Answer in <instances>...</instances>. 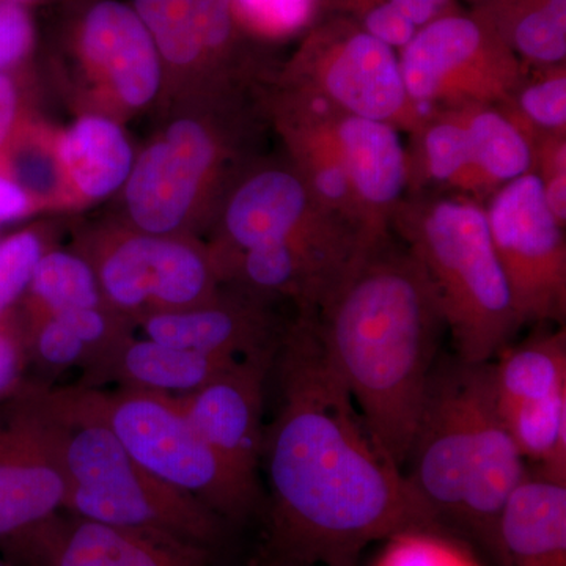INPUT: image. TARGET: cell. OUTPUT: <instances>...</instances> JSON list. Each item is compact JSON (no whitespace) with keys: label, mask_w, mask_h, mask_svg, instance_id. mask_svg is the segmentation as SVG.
<instances>
[{"label":"cell","mask_w":566,"mask_h":566,"mask_svg":"<svg viewBox=\"0 0 566 566\" xmlns=\"http://www.w3.org/2000/svg\"><path fill=\"white\" fill-rule=\"evenodd\" d=\"M3 2L21 3V6H25V3L33 2V0H3Z\"/></svg>","instance_id":"f6af8a7d"},{"label":"cell","mask_w":566,"mask_h":566,"mask_svg":"<svg viewBox=\"0 0 566 566\" xmlns=\"http://www.w3.org/2000/svg\"><path fill=\"white\" fill-rule=\"evenodd\" d=\"M406 92L427 114L502 106L523 85V66L485 21L441 17L417 31L400 57Z\"/></svg>","instance_id":"5b68a950"},{"label":"cell","mask_w":566,"mask_h":566,"mask_svg":"<svg viewBox=\"0 0 566 566\" xmlns=\"http://www.w3.org/2000/svg\"><path fill=\"white\" fill-rule=\"evenodd\" d=\"M543 193L551 214L557 219L560 226L566 223V172L554 174L542 178Z\"/></svg>","instance_id":"7bdbcfd3"},{"label":"cell","mask_w":566,"mask_h":566,"mask_svg":"<svg viewBox=\"0 0 566 566\" xmlns=\"http://www.w3.org/2000/svg\"><path fill=\"white\" fill-rule=\"evenodd\" d=\"M18 91L7 73H0V151L17 132Z\"/></svg>","instance_id":"60d3db41"},{"label":"cell","mask_w":566,"mask_h":566,"mask_svg":"<svg viewBox=\"0 0 566 566\" xmlns=\"http://www.w3.org/2000/svg\"><path fill=\"white\" fill-rule=\"evenodd\" d=\"M457 112L471 142L472 193H493L506 182L534 172L531 139L501 107L479 106Z\"/></svg>","instance_id":"cb8c5ba5"},{"label":"cell","mask_w":566,"mask_h":566,"mask_svg":"<svg viewBox=\"0 0 566 566\" xmlns=\"http://www.w3.org/2000/svg\"><path fill=\"white\" fill-rule=\"evenodd\" d=\"M193 31L205 57L218 54L233 32V0H189Z\"/></svg>","instance_id":"8d00e7d4"},{"label":"cell","mask_w":566,"mask_h":566,"mask_svg":"<svg viewBox=\"0 0 566 566\" xmlns=\"http://www.w3.org/2000/svg\"><path fill=\"white\" fill-rule=\"evenodd\" d=\"M65 494L62 472L14 409L0 430V543L55 515Z\"/></svg>","instance_id":"d6986e66"},{"label":"cell","mask_w":566,"mask_h":566,"mask_svg":"<svg viewBox=\"0 0 566 566\" xmlns=\"http://www.w3.org/2000/svg\"><path fill=\"white\" fill-rule=\"evenodd\" d=\"M378 566H475L438 532H408L389 539Z\"/></svg>","instance_id":"d6a6232c"},{"label":"cell","mask_w":566,"mask_h":566,"mask_svg":"<svg viewBox=\"0 0 566 566\" xmlns=\"http://www.w3.org/2000/svg\"><path fill=\"white\" fill-rule=\"evenodd\" d=\"M279 401L264 427L268 549L281 566H357L371 543L442 527L371 438L311 315L282 333Z\"/></svg>","instance_id":"6da1fadb"},{"label":"cell","mask_w":566,"mask_h":566,"mask_svg":"<svg viewBox=\"0 0 566 566\" xmlns=\"http://www.w3.org/2000/svg\"><path fill=\"white\" fill-rule=\"evenodd\" d=\"M335 134L367 243L386 237L387 223L409 185V159L398 129L338 112Z\"/></svg>","instance_id":"e0dca14e"},{"label":"cell","mask_w":566,"mask_h":566,"mask_svg":"<svg viewBox=\"0 0 566 566\" xmlns=\"http://www.w3.org/2000/svg\"><path fill=\"white\" fill-rule=\"evenodd\" d=\"M488 24L513 54L543 66L564 65L566 57V0H527Z\"/></svg>","instance_id":"d4e9b609"},{"label":"cell","mask_w":566,"mask_h":566,"mask_svg":"<svg viewBox=\"0 0 566 566\" xmlns=\"http://www.w3.org/2000/svg\"><path fill=\"white\" fill-rule=\"evenodd\" d=\"M0 169L32 197L35 205L71 199L55 153L54 137L18 133L0 151Z\"/></svg>","instance_id":"f1b7e54d"},{"label":"cell","mask_w":566,"mask_h":566,"mask_svg":"<svg viewBox=\"0 0 566 566\" xmlns=\"http://www.w3.org/2000/svg\"><path fill=\"white\" fill-rule=\"evenodd\" d=\"M301 87L342 114L389 123L415 136L433 117L409 98L394 48L365 31L315 54Z\"/></svg>","instance_id":"9c48e42d"},{"label":"cell","mask_w":566,"mask_h":566,"mask_svg":"<svg viewBox=\"0 0 566 566\" xmlns=\"http://www.w3.org/2000/svg\"><path fill=\"white\" fill-rule=\"evenodd\" d=\"M82 62L115 102L140 109L158 95L163 59L133 6L98 0L85 11L77 32Z\"/></svg>","instance_id":"2e32d148"},{"label":"cell","mask_w":566,"mask_h":566,"mask_svg":"<svg viewBox=\"0 0 566 566\" xmlns=\"http://www.w3.org/2000/svg\"><path fill=\"white\" fill-rule=\"evenodd\" d=\"M238 360L241 359L177 348L147 337H128L87 376V385L115 379L123 389L178 398L202 389Z\"/></svg>","instance_id":"44dd1931"},{"label":"cell","mask_w":566,"mask_h":566,"mask_svg":"<svg viewBox=\"0 0 566 566\" xmlns=\"http://www.w3.org/2000/svg\"><path fill=\"white\" fill-rule=\"evenodd\" d=\"M218 163V144L202 123L181 118L137 156L125 186L129 219L140 233L170 237L186 222Z\"/></svg>","instance_id":"30bf717a"},{"label":"cell","mask_w":566,"mask_h":566,"mask_svg":"<svg viewBox=\"0 0 566 566\" xmlns=\"http://www.w3.org/2000/svg\"><path fill=\"white\" fill-rule=\"evenodd\" d=\"M502 111L526 133L534 147L545 134H565L566 76L565 70L526 84L523 82L513 98L502 104Z\"/></svg>","instance_id":"4dcf8cb0"},{"label":"cell","mask_w":566,"mask_h":566,"mask_svg":"<svg viewBox=\"0 0 566 566\" xmlns=\"http://www.w3.org/2000/svg\"><path fill=\"white\" fill-rule=\"evenodd\" d=\"M472 439L460 531L497 560L499 524L510 495L526 476L524 458L495 401L491 363L471 364Z\"/></svg>","instance_id":"4fadbf2b"},{"label":"cell","mask_w":566,"mask_h":566,"mask_svg":"<svg viewBox=\"0 0 566 566\" xmlns=\"http://www.w3.org/2000/svg\"><path fill=\"white\" fill-rule=\"evenodd\" d=\"M63 510L203 551L221 543L227 523L199 499L166 485L140 465L99 485L66 488Z\"/></svg>","instance_id":"8fae6325"},{"label":"cell","mask_w":566,"mask_h":566,"mask_svg":"<svg viewBox=\"0 0 566 566\" xmlns=\"http://www.w3.org/2000/svg\"><path fill=\"white\" fill-rule=\"evenodd\" d=\"M497 566H566V483L526 472L499 524Z\"/></svg>","instance_id":"ffe728a7"},{"label":"cell","mask_w":566,"mask_h":566,"mask_svg":"<svg viewBox=\"0 0 566 566\" xmlns=\"http://www.w3.org/2000/svg\"><path fill=\"white\" fill-rule=\"evenodd\" d=\"M364 28L368 35L375 36L394 50L395 48L403 50L419 31L389 0L367 11Z\"/></svg>","instance_id":"74e56055"},{"label":"cell","mask_w":566,"mask_h":566,"mask_svg":"<svg viewBox=\"0 0 566 566\" xmlns=\"http://www.w3.org/2000/svg\"><path fill=\"white\" fill-rule=\"evenodd\" d=\"M43 253V241L31 230H22L0 241V323L11 305L28 292Z\"/></svg>","instance_id":"1f68e13d"},{"label":"cell","mask_w":566,"mask_h":566,"mask_svg":"<svg viewBox=\"0 0 566 566\" xmlns=\"http://www.w3.org/2000/svg\"><path fill=\"white\" fill-rule=\"evenodd\" d=\"M0 546L14 566H200L207 556L164 536L59 512Z\"/></svg>","instance_id":"7c38bea8"},{"label":"cell","mask_w":566,"mask_h":566,"mask_svg":"<svg viewBox=\"0 0 566 566\" xmlns=\"http://www.w3.org/2000/svg\"><path fill=\"white\" fill-rule=\"evenodd\" d=\"M24 352L20 338L6 324L0 323V395L17 389L20 382Z\"/></svg>","instance_id":"f35d334b"},{"label":"cell","mask_w":566,"mask_h":566,"mask_svg":"<svg viewBox=\"0 0 566 566\" xmlns=\"http://www.w3.org/2000/svg\"><path fill=\"white\" fill-rule=\"evenodd\" d=\"M140 327L159 344L237 359L274 349L282 335L259 305L216 296L192 307L140 316Z\"/></svg>","instance_id":"ac0fdd59"},{"label":"cell","mask_w":566,"mask_h":566,"mask_svg":"<svg viewBox=\"0 0 566 566\" xmlns=\"http://www.w3.org/2000/svg\"><path fill=\"white\" fill-rule=\"evenodd\" d=\"M417 29L441 18L449 0H389Z\"/></svg>","instance_id":"b9f144b4"},{"label":"cell","mask_w":566,"mask_h":566,"mask_svg":"<svg viewBox=\"0 0 566 566\" xmlns=\"http://www.w3.org/2000/svg\"><path fill=\"white\" fill-rule=\"evenodd\" d=\"M420 164L424 177L472 193V153L468 129L457 111L439 112L420 132Z\"/></svg>","instance_id":"83f0119b"},{"label":"cell","mask_w":566,"mask_h":566,"mask_svg":"<svg viewBox=\"0 0 566 566\" xmlns=\"http://www.w3.org/2000/svg\"><path fill=\"white\" fill-rule=\"evenodd\" d=\"M392 219L433 286L458 359L493 363L523 324L495 255L485 207L447 197L398 207Z\"/></svg>","instance_id":"3957f363"},{"label":"cell","mask_w":566,"mask_h":566,"mask_svg":"<svg viewBox=\"0 0 566 566\" xmlns=\"http://www.w3.org/2000/svg\"><path fill=\"white\" fill-rule=\"evenodd\" d=\"M233 7L259 31L285 35L308 21L314 0H233Z\"/></svg>","instance_id":"e575fe53"},{"label":"cell","mask_w":566,"mask_h":566,"mask_svg":"<svg viewBox=\"0 0 566 566\" xmlns=\"http://www.w3.org/2000/svg\"><path fill=\"white\" fill-rule=\"evenodd\" d=\"M35 207L32 197L0 169V223L20 221Z\"/></svg>","instance_id":"ab89813d"},{"label":"cell","mask_w":566,"mask_h":566,"mask_svg":"<svg viewBox=\"0 0 566 566\" xmlns=\"http://www.w3.org/2000/svg\"><path fill=\"white\" fill-rule=\"evenodd\" d=\"M31 346L36 359L51 370H65L73 365L87 368L91 363L87 346L59 315L33 316Z\"/></svg>","instance_id":"836d02e7"},{"label":"cell","mask_w":566,"mask_h":566,"mask_svg":"<svg viewBox=\"0 0 566 566\" xmlns=\"http://www.w3.org/2000/svg\"><path fill=\"white\" fill-rule=\"evenodd\" d=\"M469 375L471 364L458 357L436 363L408 458L417 494L439 526L458 531L472 439Z\"/></svg>","instance_id":"ba28073f"},{"label":"cell","mask_w":566,"mask_h":566,"mask_svg":"<svg viewBox=\"0 0 566 566\" xmlns=\"http://www.w3.org/2000/svg\"><path fill=\"white\" fill-rule=\"evenodd\" d=\"M133 9L150 32L163 62L185 69L202 61L189 0H134Z\"/></svg>","instance_id":"f546056e"},{"label":"cell","mask_w":566,"mask_h":566,"mask_svg":"<svg viewBox=\"0 0 566 566\" xmlns=\"http://www.w3.org/2000/svg\"><path fill=\"white\" fill-rule=\"evenodd\" d=\"M499 412L521 457L538 464L549 479L566 483V394Z\"/></svg>","instance_id":"484cf974"},{"label":"cell","mask_w":566,"mask_h":566,"mask_svg":"<svg viewBox=\"0 0 566 566\" xmlns=\"http://www.w3.org/2000/svg\"><path fill=\"white\" fill-rule=\"evenodd\" d=\"M54 145L74 200L96 202L120 191L136 161L128 136L107 115H81Z\"/></svg>","instance_id":"7402d4cb"},{"label":"cell","mask_w":566,"mask_h":566,"mask_svg":"<svg viewBox=\"0 0 566 566\" xmlns=\"http://www.w3.org/2000/svg\"><path fill=\"white\" fill-rule=\"evenodd\" d=\"M491 376L499 409L538 403L566 394V334L536 335L524 344L505 346Z\"/></svg>","instance_id":"603a6c76"},{"label":"cell","mask_w":566,"mask_h":566,"mask_svg":"<svg viewBox=\"0 0 566 566\" xmlns=\"http://www.w3.org/2000/svg\"><path fill=\"white\" fill-rule=\"evenodd\" d=\"M485 212L521 324L564 323L565 227L547 208L542 178L531 172L501 186L491 193Z\"/></svg>","instance_id":"8992f818"},{"label":"cell","mask_w":566,"mask_h":566,"mask_svg":"<svg viewBox=\"0 0 566 566\" xmlns=\"http://www.w3.org/2000/svg\"><path fill=\"white\" fill-rule=\"evenodd\" d=\"M35 29L21 3L0 0V73L20 65L31 54Z\"/></svg>","instance_id":"d590c367"},{"label":"cell","mask_w":566,"mask_h":566,"mask_svg":"<svg viewBox=\"0 0 566 566\" xmlns=\"http://www.w3.org/2000/svg\"><path fill=\"white\" fill-rule=\"evenodd\" d=\"M274 349L238 360L202 389L175 398L192 427L237 474L259 486L264 389Z\"/></svg>","instance_id":"5bb4252c"},{"label":"cell","mask_w":566,"mask_h":566,"mask_svg":"<svg viewBox=\"0 0 566 566\" xmlns=\"http://www.w3.org/2000/svg\"><path fill=\"white\" fill-rule=\"evenodd\" d=\"M70 394L111 428L144 471L199 499L222 520H244L259 505V486L211 449L174 397L132 389L102 392L87 386Z\"/></svg>","instance_id":"277c9868"},{"label":"cell","mask_w":566,"mask_h":566,"mask_svg":"<svg viewBox=\"0 0 566 566\" xmlns=\"http://www.w3.org/2000/svg\"><path fill=\"white\" fill-rule=\"evenodd\" d=\"M35 316L59 315L106 304L91 260L65 251H44L33 271Z\"/></svg>","instance_id":"4316f807"},{"label":"cell","mask_w":566,"mask_h":566,"mask_svg":"<svg viewBox=\"0 0 566 566\" xmlns=\"http://www.w3.org/2000/svg\"><path fill=\"white\" fill-rule=\"evenodd\" d=\"M91 263L104 303L117 314L175 311L216 296L218 263L177 238L126 234L104 245Z\"/></svg>","instance_id":"52a82bcc"},{"label":"cell","mask_w":566,"mask_h":566,"mask_svg":"<svg viewBox=\"0 0 566 566\" xmlns=\"http://www.w3.org/2000/svg\"><path fill=\"white\" fill-rule=\"evenodd\" d=\"M223 227L233 255L279 241L363 240L316 202L300 174L283 169L249 177L227 205Z\"/></svg>","instance_id":"9a60e30c"},{"label":"cell","mask_w":566,"mask_h":566,"mask_svg":"<svg viewBox=\"0 0 566 566\" xmlns=\"http://www.w3.org/2000/svg\"><path fill=\"white\" fill-rule=\"evenodd\" d=\"M0 566H14V565L11 564L9 558L3 557V554H2V556H0Z\"/></svg>","instance_id":"ee69618b"},{"label":"cell","mask_w":566,"mask_h":566,"mask_svg":"<svg viewBox=\"0 0 566 566\" xmlns=\"http://www.w3.org/2000/svg\"><path fill=\"white\" fill-rule=\"evenodd\" d=\"M307 315L371 438L403 468L447 329L422 266L379 238L360 248Z\"/></svg>","instance_id":"7a4b0ae2"},{"label":"cell","mask_w":566,"mask_h":566,"mask_svg":"<svg viewBox=\"0 0 566 566\" xmlns=\"http://www.w3.org/2000/svg\"><path fill=\"white\" fill-rule=\"evenodd\" d=\"M275 566H281V565H275Z\"/></svg>","instance_id":"bcb514c9"}]
</instances>
